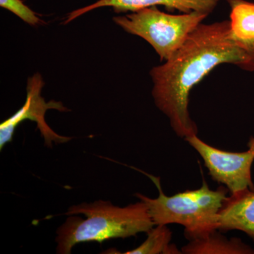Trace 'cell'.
<instances>
[{"label":"cell","instance_id":"obj_1","mask_svg":"<svg viewBox=\"0 0 254 254\" xmlns=\"http://www.w3.org/2000/svg\"><path fill=\"white\" fill-rule=\"evenodd\" d=\"M222 64L254 71V49L234 36L230 21L200 23L170 59L150 71L155 105L177 136L185 140L198 133L189 111L190 91Z\"/></svg>","mask_w":254,"mask_h":254},{"label":"cell","instance_id":"obj_2","mask_svg":"<svg viewBox=\"0 0 254 254\" xmlns=\"http://www.w3.org/2000/svg\"><path fill=\"white\" fill-rule=\"evenodd\" d=\"M65 215L69 217L57 231V253L60 254H71L79 243L101 244L148 233L155 225L141 200L125 207L102 200L83 203L70 207Z\"/></svg>","mask_w":254,"mask_h":254},{"label":"cell","instance_id":"obj_3","mask_svg":"<svg viewBox=\"0 0 254 254\" xmlns=\"http://www.w3.org/2000/svg\"><path fill=\"white\" fill-rule=\"evenodd\" d=\"M142 173L155 184L159 195L156 198L139 193L134 195L146 205L155 225H182L185 227V237L189 241L218 230L219 211L230 192L227 187L220 186L216 190H212L203 179L202 186L197 190L167 195L162 189L160 177Z\"/></svg>","mask_w":254,"mask_h":254},{"label":"cell","instance_id":"obj_4","mask_svg":"<svg viewBox=\"0 0 254 254\" xmlns=\"http://www.w3.org/2000/svg\"><path fill=\"white\" fill-rule=\"evenodd\" d=\"M208 16L192 11L167 14L157 6L144 8L113 20L127 33L141 37L153 47L161 61H167L183 46L187 38Z\"/></svg>","mask_w":254,"mask_h":254},{"label":"cell","instance_id":"obj_5","mask_svg":"<svg viewBox=\"0 0 254 254\" xmlns=\"http://www.w3.org/2000/svg\"><path fill=\"white\" fill-rule=\"evenodd\" d=\"M203 159L212 180L227 187L230 193L250 189L254 190L252 167L254 161V136L244 152H229L215 148L197 135L185 139Z\"/></svg>","mask_w":254,"mask_h":254},{"label":"cell","instance_id":"obj_6","mask_svg":"<svg viewBox=\"0 0 254 254\" xmlns=\"http://www.w3.org/2000/svg\"><path fill=\"white\" fill-rule=\"evenodd\" d=\"M43 86V81L40 74H35L28 80L27 97L24 105L11 118L0 125V150L4 148L5 145L12 141L15 130L20 124L26 120L36 123L47 146L51 147L53 142L60 144L66 143L71 139L69 137L58 135L46 123L45 114L47 110L54 109L65 112L68 110L60 102L50 100L46 103L41 95Z\"/></svg>","mask_w":254,"mask_h":254},{"label":"cell","instance_id":"obj_7","mask_svg":"<svg viewBox=\"0 0 254 254\" xmlns=\"http://www.w3.org/2000/svg\"><path fill=\"white\" fill-rule=\"evenodd\" d=\"M220 0H98L94 4L75 10L68 14L64 24H67L78 16L97 8L111 6L115 12L138 11L144 8L162 5L169 11L178 10L183 14L199 11L210 14L216 7Z\"/></svg>","mask_w":254,"mask_h":254},{"label":"cell","instance_id":"obj_8","mask_svg":"<svg viewBox=\"0 0 254 254\" xmlns=\"http://www.w3.org/2000/svg\"><path fill=\"white\" fill-rule=\"evenodd\" d=\"M218 230H239L254 241V190L230 193L218 213Z\"/></svg>","mask_w":254,"mask_h":254},{"label":"cell","instance_id":"obj_9","mask_svg":"<svg viewBox=\"0 0 254 254\" xmlns=\"http://www.w3.org/2000/svg\"><path fill=\"white\" fill-rule=\"evenodd\" d=\"M185 254H254V250L239 238L228 239L217 230L190 240L182 247Z\"/></svg>","mask_w":254,"mask_h":254},{"label":"cell","instance_id":"obj_10","mask_svg":"<svg viewBox=\"0 0 254 254\" xmlns=\"http://www.w3.org/2000/svg\"><path fill=\"white\" fill-rule=\"evenodd\" d=\"M231 9L230 25L234 36L254 49V3L227 0Z\"/></svg>","mask_w":254,"mask_h":254},{"label":"cell","instance_id":"obj_11","mask_svg":"<svg viewBox=\"0 0 254 254\" xmlns=\"http://www.w3.org/2000/svg\"><path fill=\"white\" fill-rule=\"evenodd\" d=\"M147 234L143 243L133 250L124 252V254H180L177 246L170 243L173 232L166 225H155Z\"/></svg>","mask_w":254,"mask_h":254},{"label":"cell","instance_id":"obj_12","mask_svg":"<svg viewBox=\"0 0 254 254\" xmlns=\"http://www.w3.org/2000/svg\"><path fill=\"white\" fill-rule=\"evenodd\" d=\"M0 6L14 13L23 21L32 26H36L43 22L36 16V13L23 4L21 0H0Z\"/></svg>","mask_w":254,"mask_h":254}]
</instances>
